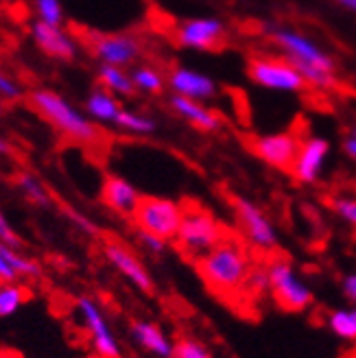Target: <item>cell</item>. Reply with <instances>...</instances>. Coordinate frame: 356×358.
Listing matches in <instances>:
<instances>
[{
	"label": "cell",
	"mask_w": 356,
	"mask_h": 358,
	"mask_svg": "<svg viewBox=\"0 0 356 358\" xmlns=\"http://www.w3.org/2000/svg\"><path fill=\"white\" fill-rule=\"evenodd\" d=\"M131 338L149 354L157 358H173V341L162 332L157 324L147 319H134L129 326Z\"/></svg>",
	"instance_id": "obj_18"
},
{
	"label": "cell",
	"mask_w": 356,
	"mask_h": 358,
	"mask_svg": "<svg viewBox=\"0 0 356 358\" xmlns=\"http://www.w3.org/2000/svg\"><path fill=\"white\" fill-rule=\"evenodd\" d=\"M341 291H343V295L348 297V301L354 303V308H356V271H354V273H348V275L341 280Z\"/></svg>",
	"instance_id": "obj_34"
},
{
	"label": "cell",
	"mask_w": 356,
	"mask_h": 358,
	"mask_svg": "<svg viewBox=\"0 0 356 358\" xmlns=\"http://www.w3.org/2000/svg\"><path fill=\"white\" fill-rule=\"evenodd\" d=\"M103 254L110 260V264L116 268V271L122 278H127L140 293L151 295L155 291L151 273L147 271V266L140 262V258L131 252V249H127L118 241H108L103 245Z\"/></svg>",
	"instance_id": "obj_12"
},
{
	"label": "cell",
	"mask_w": 356,
	"mask_h": 358,
	"mask_svg": "<svg viewBox=\"0 0 356 358\" xmlns=\"http://www.w3.org/2000/svg\"><path fill=\"white\" fill-rule=\"evenodd\" d=\"M352 136H356V124H354V127H352Z\"/></svg>",
	"instance_id": "obj_39"
},
{
	"label": "cell",
	"mask_w": 356,
	"mask_h": 358,
	"mask_svg": "<svg viewBox=\"0 0 356 358\" xmlns=\"http://www.w3.org/2000/svg\"><path fill=\"white\" fill-rule=\"evenodd\" d=\"M99 81L103 83L105 90H110L112 94L131 96L136 92V85H134L131 75L124 73V68H120V66L101 64L99 66Z\"/></svg>",
	"instance_id": "obj_21"
},
{
	"label": "cell",
	"mask_w": 356,
	"mask_h": 358,
	"mask_svg": "<svg viewBox=\"0 0 356 358\" xmlns=\"http://www.w3.org/2000/svg\"><path fill=\"white\" fill-rule=\"evenodd\" d=\"M33 3H35V11H38V17L42 22L52 24V27L64 24L62 0H33Z\"/></svg>",
	"instance_id": "obj_28"
},
{
	"label": "cell",
	"mask_w": 356,
	"mask_h": 358,
	"mask_svg": "<svg viewBox=\"0 0 356 358\" xmlns=\"http://www.w3.org/2000/svg\"><path fill=\"white\" fill-rule=\"evenodd\" d=\"M247 77L256 85L273 92H301L306 79L287 57H254L247 64Z\"/></svg>",
	"instance_id": "obj_6"
},
{
	"label": "cell",
	"mask_w": 356,
	"mask_h": 358,
	"mask_svg": "<svg viewBox=\"0 0 356 358\" xmlns=\"http://www.w3.org/2000/svg\"><path fill=\"white\" fill-rule=\"evenodd\" d=\"M120 103L116 101V96L108 90H92L90 96L85 99V114L99 120V122H116V116L120 114Z\"/></svg>",
	"instance_id": "obj_20"
},
{
	"label": "cell",
	"mask_w": 356,
	"mask_h": 358,
	"mask_svg": "<svg viewBox=\"0 0 356 358\" xmlns=\"http://www.w3.org/2000/svg\"><path fill=\"white\" fill-rule=\"evenodd\" d=\"M0 112H3V101H0Z\"/></svg>",
	"instance_id": "obj_40"
},
{
	"label": "cell",
	"mask_w": 356,
	"mask_h": 358,
	"mask_svg": "<svg viewBox=\"0 0 356 358\" xmlns=\"http://www.w3.org/2000/svg\"><path fill=\"white\" fill-rule=\"evenodd\" d=\"M94 57L101 64L110 66H129L140 57V42L131 35H97L90 44Z\"/></svg>",
	"instance_id": "obj_13"
},
{
	"label": "cell",
	"mask_w": 356,
	"mask_h": 358,
	"mask_svg": "<svg viewBox=\"0 0 356 358\" xmlns=\"http://www.w3.org/2000/svg\"><path fill=\"white\" fill-rule=\"evenodd\" d=\"M343 151H346V155L348 157H352L354 162H356V136H348L346 140H343Z\"/></svg>",
	"instance_id": "obj_35"
},
{
	"label": "cell",
	"mask_w": 356,
	"mask_h": 358,
	"mask_svg": "<svg viewBox=\"0 0 356 358\" xmlns=\"http://www.w3.org/2000/svg\"><path fill=\"white\" fill-rule=\"evenodd\" d=\"M252 260L243 245L232 238L221 241L215 249L197 260V271L201 280L215 293H238L245 289L247 278L252 273Z\"/></svg>",
	"instance_id": "obj_1"
},
{
	"label": "cell",
	"mask_w": 356,
	"mask_h": 358,
	"mask_svg": "<svg viewBox=\"0 0 356 358\" xmlns=\"http://www.w3.org/2000/svg\"><path fill=\"white\" fill-rule=\"evenodd\" d=\"M31 293L17 282H0V319L11 317L29 301Z\"/></svg>",
	"instance_id": "obj_22"
},
{
	"label": "cell",
	"mask_w": 356,
	"mask_h": 358,
	"mask_svg": "<svg viewBox=\"0 0 356 358\" xmlns=\"http://www.w3.org/2000/svg\"><path fill=\"white\" fill-rule=\"evenodd\" d=\"M140 192L138 188L127 182L120 175H108L103 179L101 186V199L110 210H114L116 214H122V217H131L138 201H140Z\"/></svg>",
	"instance_id": "obj_16"
},
{
	"label": "cell",
	"mask_w": 356,
	"mask_h": 358,
	"mask_svg": "<svg viewBox=\"0 0 356 358\" xmlns=\"http://www.w3.org/2000/svg\"><path fill=\"white\" fill-rule=\"evenodd\" d=\"M232 208L236 212V219H238L249 243L256 245L258 249H264V252L276 249L278 231H276L273 223L269 221V217H266V214L254 201L245 199V196H241V194H234Z\"/></svg>",
	"instance_id": "obj_9"
},
{
	"label": "cell",
	"mask_w": 356,
	"mask_h": 358,
	"mask_svg": "<svg viewBox=\"0 0 356 358\" xmlns=\"http://www.w3.org/2000/svg\"><path fill=\"white\" fill-rule=\"evenodd\" d=\"M22 96V87L5 70H0V101H17Z\"/></svg>",
	"instance_id": "obj_30"
},
{
	"label": "cell",
	"mask_w": 356,
	"mask_h": 358,
	"mask_svg": "<svg viewBox=\"0 0 356 358\" xmlns=\"http://www.w3.org/2000/svg\"><path fill=\"white\" fill-rule=\"evenodd\" d=\"M15 280H20L15 273V268L11 266L7 254H5V245L0 243V282H15Z\"/></svg>",
	"instance_id": "obj_33"
},
{
	"label": "cell",
	"mask_w": 356,
	"mask_h": 358,
	"mask_svg": "<svg viewBox=\"0 0 356 358\" xmlns=\"http://www.w3.org/2000/svg\"><path fill=\"white\" fill-rule=\"evenodd\" d=\"M175 40L192 50H217L225 42V27L219 17H190L175 31Z\"/></svg>",
	"instance_id": "obj_11"
},
{
	"label": "cell",
	"mask_w": 356,
	"mask_h": 358,
	"mask_svg": "<svg viewBox=\"0 0 356 358\" xmlns=\"http://www.w3.org/2000/svg\"><path fill=\"white\" fill-rule=\"evenodd\" d=\"M266 35H269L271 42L282 50V55L289 62L308 64L315 68L328 70V73H336L334 59L322 46H317L311 38H306L304 33H297L287 27H266Z\"/></svg>",
	"instance_id": "obj_7"
},
{
	"label": "cell",
	"mask_w": 356,
	"mask_h": 358,
	"mask_svg": "<svg viewBox=\"0 0 356 358\" xmlns=\"http://www.w3.org/2000/svg\"><path fill=\"white\" fill-rule=\"evenodd\" d=\"M169 85L173 94H180L192 101H206L217 94V83L208 75L190 68H175L169 75Z\"/></svg>",
	"instance_id": "obj_17"
},
{
	"label": "cell",
	"mask_w": 356,
	"mask_h": 358,
	"mask_svg": "<svg viewBox=\"0 0 356 358\" xmlns=\"http://www.w3.org/2000/svg\"><path fill=\"white\" fill-rule=\"evenodd\" d=\"M0 243H5L9 247H15V249H20V245H22L3 212H0Z\"/></svg>",
	"instance_id": "obj_32"
},
{
	"label": "cell",
	"mask_w": 356,
	"mask_h": 358,
	"mask_svg": "<svg viewBox=\"0 0 356 358\" xmlns=\"http://www.w3.org/2000/svg\"><path fill=\"white\" fill-rule=\"evenodd\" d=\"M9 153H11V145L5 138H0V155H9Z\"/></svg>",
	"instance_id": "obj_36"
},
{
	"label": "cell",
	"mask_w": 356,
	"mask_h": 358,
	"mask_svg": "<svg viewBox=\"0 0 356 358\" xmlns=\"http://www.w3.org/2000/svg\"><path fill=\"white\" fill-rule=\"evenodd\" d=\"M131 79H134V85L142 92H149V94H159L164 87V79L162 75L157 73L155 68L151 66H138L131 70Z\"/></svg>",
	"instance_id": "obj_26"
},
{
	"label": "cell",
	"mask_w": 356,
	"mask_h": 358,
	"mask_svg": "<svg viewBox=\"0 0 356 358\" xmlns=\"http://www.w3.org/2000/svg\"><path fill=\"white\" fill-rule=\"evenodd\" d=\"M31 35L38 48L44 50L52 59L73 62L77 57V44L62 27H52L42 20H35L31 27Z\"/></svg>",
	"instance_id": "obj_15"
},
{
	"label": "cell",
	"mask_w": 356,
	"mask_h": 358,
	"mask_svg": "<svg viewBox=\"0 0 356 358\" xmlns=\"http://www.w3.org/2000/svg\"><path fill=\"white\" fill-rule=\"evenodd\" d=\"M301 140L293 134H269L249 138V151L278 171H293Z\"/></svg>",
	"instance_id": "obj_10"
},
{
	"label": "cell",
	"mask_w": 356,
	"mask_h": 358,
	"mask_svg": "<svg viewBox=\"0 0 356 358\" xmlns=\"http://www.w3.org/2000/svg\"><path fill=\"white\" fill-rule=\"evenodd\" d=\"M330 206L346 223L356 227V199H350V196H336V199H332Z\"/></svg>",
	"instance_id": "obj_29"
},
{
	"label": "cell",
	"mask_w": 356,
	"mask_h": 358,
	"mask_svg": "<svg viewBox=\"0 0 356 358\" xmlns=\"http://www.w3.org/2000/svg\"><path fill=\"white\" fill-rule=\"evenodd\" d=\"M173 358H215V356L197 338L180 336L173 341Z\"/></svg>",
	"instance_id": "obj_27"
},
{
	"label": "cell",
	"mask_w": 356,
	"mask_h": 358,
	"mask_svg": "<svg viewBox=\"0 0 356 358\" xmlns=\"http://www.w3.org/2000/svg\"><path fill=\"white\" fill-rule=\"evenodd\" d=\"M77 310L81 315V321L90 334L92 350L101 358H122V350L116 334L112 332L108 319H105L103 310L99 308V303L90 297H79L77 299Z\"/></svg>",
	"instance_id": "obj_8"
},
{
	"label": "cell",
	"mask_w": 356,
	"mask_h": 358,
	"mask_svg": "<svg viewBox=\"0 0 356 358\" xmlns=\"http://www.w3.org/2000/svg\"><path fill=\"white\" fill-rule=\"evenodd\" d=\"M114 127H118L122 131H129V134L147 136V134H153L157 129V124L149 116H142V114L131 112V110H120V114L116 116Z\"/></svg>",
	"instance_id": "obj_23"
},
{
	"label": "cell",
	"mask_w": 356,
	"mask_h": 358,
	"mask_svg": "<svg viewBox=\"0 0 356 358\" xmlns=\"http://www.w3.org/2000/svg\"><path fill=\"white\" fill-rule=\"evenodd\" d=\"M221 241H225L223 227L208 210L197 208V206L184 208V219H182L180 231H177V236H175V247L180 249L186 258L199 260L210 249H215Z\"/></svg>",
	"instance_id": "obj_3"
},
{
	"label": "cell",
	"mask_w": 356,
	"mask_h": 358,
	"mask_svg": "<svg viewBox=\"0 0 356 358\" xmlns=\"http://www.w3.org/2000/svg\"><path fill=\"white\" fill-rule=\"evenodd\" d=\"M29 101L35 107V112L42 114L64 136L77 142H85V145L97 142L101 138L97 124L85 114H81L73 103L66 101L62 94L52 92V90H44V87L33 90L29 94Z\"/></svg>",
	"instance_id": "obj_2"
},
{
	"label": "cell",
	"mask_w": 356,
	"mask_h": 358,
	"mask_svg": "<svg viewBox=\"0 0 356 358\" xmlns=\"http://www.w3.org/2000/svg\"><path fill=\"white\" fill-rule=\"evenodd\" d=\"M266 275L271 284V297L287 313H301L313 303L311 286L299 280L297 271L287 258H273L266 264Z\"/></svg>",
	"instance_id": "obj_5"
},
{
	"label": "cell",
	"mask_w": 356,
	"mask_h": 358,
	"mask_svg": "<svg viewBox=\"0 0 356 358\" xmlns=\"http://www.w3.org/2000/svg\"><path fill=\"white\" fill-rule=\"evenodd\" d=\"M328 328L346 341H356V308L332 310L326 319Z\"/></svg>",
	"instance_id": "obj_24"
},
{
	"label": "cell",
	"mask_w": 356,
	"mask_h": 358,
	"mask_svg": "<svg viewBox=\"0 0 356 358\" xmlns=\"http://www.w3.org/2000/svg\"><path fill=\"white\" fill-rule=\"evenodd\" d=\"M328 153H330V145L326 138L311 136L306 140H301L293 171H291L297 182L315 184L319 179V173H322V169L326 164Z\"/></svg>",
	"instance_id": "obj_14"
},
{
	"label": "cell",
	"mask_w": 356,
	"mask_h": 358,
	"mask_svg": "<svg viewBox=\"0 0 356 358\" xmlns=\"http://www.w3.org/2000/svg\"><path fill=\"white\" fill-rule=\"evenodd\" d=\"M341 7H346V9H350V11H354L356 13V0H336Z\"/></svg>",
	"instance_id": "obj_37"
},
{
	"label": "cell",
	"mask_w": 356,
	"mask_h": 358,
	"mask_svg": "<svg viewBox=\"0 0 356 358\" xmlns=\"http://www.w3.org/2000/svg\"><path fill=\"white\" fill-rule=\"evenodd\" d=\"M138 241L142 247H147L151 254H164V249H166V241L149 234V231H142V229H138Z\"/></svg>",
	"instance_id": "obj_31"
},
{
	"label": "cell",
	"mask_w": 356,
	"mask_h": 358,
	"mask_svg": "<svg viewBox=\"0 0 356 358\" xmlns=\"http://www.w3.org/2000/svg\"><path fill=\"white\" fill-rule=\"evenodd\" d=\"M131 219L138 229L149 231V234L169 243L175 241L177 231H180L184 208L173 199H166V196L142 194Z\"/></svg>",
	"instance_id": "obj_4"
},
{
	"label": "cell",
	"mask_w": 356,
	"mask_h": 358,
	"mask_svg": "<svg viewBox=\"0 0 356 358\" xmlns=\"http://www.w3.org/2000/svg\"><path fill=\"white\" fill-rule=\"evenodd\" d=\"M0 358H20L15 352H9V350H0Z\"/></svg>",
	"instance_id": "obj_38"
},
{
	"label": "cell",
	"mask_w": 356,
	"mask_h": 358,
	"mask_svg": "<svg viewBox=\"0 0 356 358\" xmlns=\"http://www.w3.org/2000/svg\"><path fill=\"white\" fill-rule=\"evenodd\" d=\"M17 188L22 190V194L33 206H40V208L50 206V194L46 192V188L42 186V182L35 175H31V173L17 175Z\"/></svg>",
	"instance_id": "obj_25"
},
{
	"label": "cell",
	"mask_w": 356,
	"mask_h": 358,
	"mask_svg": "<svg viewBox=\"0 0 356 358\" xmlns=\"http://www.w3.org/2000/svg\"><path fill=\"white\" fill-rule=\"evenodd\" d=\"M169 105L184 120H188L192 127H197L201 131H217L221 127V118L212 110H208L201 101H192V99H186L180 94H173L169 99Z\"/></svg>",
	"instance_id": "obj_19"
}]
</instances>
